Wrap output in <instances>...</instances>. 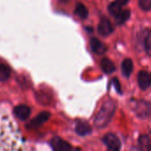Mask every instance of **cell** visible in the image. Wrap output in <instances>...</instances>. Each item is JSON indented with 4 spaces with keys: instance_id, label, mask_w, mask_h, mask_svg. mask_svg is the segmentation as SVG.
<instances>
[{
    "instance_id": "obj_1",
    "label": "cell",
    "mask_w": 151,
    "mask_h": 151,
    "mask_svg": "<svg viewBox=\"0 0 151 151\" xmlns=\"http://www.w3.org/2000/svg\"><path fill=\"white\" fill-rule=\"evenodd\" d=\"M116 105L113 101H106L101 106L100 111L94 118V124L97 128L101 129L107 126L111 121L115 113Z\"/></svg>"
},
{
    "instance_id": "obj_2",
    "label": "cell",
    "mask_w": 151,
    "mask_h": 151,
    "mask_svg": "<svg viewBox=\"0 0 151 151\" xmlns=\"http://www.w3.org/2000/svg\"><path fill=\"white\" fill-rule=\"evenodd\" d=\"M50 116H51V113L49 111H43L30 121V123L27 125V128L37 129L39 126H41L44 123H45L50 118Z\"/></svg>"
},
{
    "instance_id": "obj_3",
    "label": "cell",
    "mask_w": 151,
    "mask_h": 151,
    "mask_svg": "<svg viewBox=\"0 0 151 151\" xmlns=\"http://www.w3.org/2000/svg\"><path fill=\"white\" fill-rule=\"evenodd\" d=\"M51 146L53 151H72L70 144L60 137H54L51 141Z\"/></svg>"
},
{
    "instance_id": "obj_4",
    "label": "cell",
    "mask_w": 151,
    "mask_h": 151,
    "mask_svg": "<svg viewBox=\"0 0 151 151\" xmlns=\"http://www.w3.org/2000/svg\"><path fill=\"white\" fill-rule=\"evenodd\" d=\"M98 32L102 37H108L113 32V27L111 22L107 18H102L98 25Z\"/></svg>"
},
{
    "instance_id": "obj_5",
    "label": "cell",
    "mask_w": 151,
    "mask_h": 151,
    "mask_svg": "<svg viewBox=\"0 0 151 151\" xmlns=\"http://www.w3.org/2000/svg\"><path fill=\"white\" fill-rule=\"evenodd\" d=\"M138 85L142 90L147 89L151 85V74L147 71H140L138 74Z\"/></svg>"
},
{
    "instance_id": "obj_6",
    "label": "cell",
    "mask_w": 151,
    "mask_h": 151,
    "mask_svg": "<svg viewBox=\"0 0 151 151\" xmlns=\"http://www.w3.org/2000/svg\"><path fill=\"white\" fill-rule=\"evenodd\" d=\"M104 143L108 146V148L111 149H120L121 143L117 136L113 133H108L103 138Z\"/></svg>"
},
{
    "instance_id": "obj_7",
    "label": "cell",
    "mask_w": 151,
    "mask_h": 151,
    "mask_svg": "<svg viewBox=\"0 0 151 151\" xmlns=\"http://www.w3.org/2000/svg\"><path fill=\"white\" fill-rule=\"evenodd\" d=\"M90 47H91L92 51L97 54H102L107 50V47L105 46V45L102 42H101L98 38H95V37L91 38Z\"/></svg>"
},
{
    "instance_id": "obj_8",
    "label": "cell",
    "mask_w": 151,
    "mask_h": 151,
    "mask_svg": "<svg viewBox=\"0 0 151 151\" xmlns=\"http://www.w3.org/2000/svg\"><path fill=\"white\" fill-rule=\"evenodd\" d=\"M14 113L21 120H26L29 116L31 110L27 105H19L14 109Z\"/></svg>"
},
{
    "instance_id": "obj_9",
    "label": "cell",
    "mask_w": 151,
    "mask_h": 151,
    "mask_svg": "<svg viewBox=\"0 0 151 151\" xmlns=\"http://www.w3.org/2000/svg\"><path fill=\"white\" fill-rule=\"evenodd\" d=\"M76 132L80 136H86L92 132V127L89 124L85 122H79L76 125Z\"/></svg>"
},
{
    "instance_id": "obj_10",
    "label": "cell",
    "mask_w": 151,
    "mask_h": 151,
    "mask_svg": "<svg viewBox=\"0 0 151 151\" xmlns=\"http://www.w3.org/2000/svg\"><path fill=\"white\" fill-rule=\"evenodd\" d=\"M101 66L103 72H105L106 74H111L116 70V67H115L114 63L108 58H103L101 60Z\"/></svg>"
},
{
    "instance_id": "obj_11",
    "label": "cell",
    "mask_w": 151,
    "mask_h": 151,
    "mask_svg": "<svg viewBox=\"0 0 151 151\" xmlns=\"http://www.w3.org/2000/svg\"><path fill=\"white\" fill-rule=\"evenodd\" d=\"M75 14L77 15V16H78L80 19H82V20H86V19H87V17H88V14H89V13H88V9L83 5V4H81V3H78V4H77V6H76V7H75Z\"/></svg>"
},
{
    "instance_id": "obj_12",
    "label": "cell",
    "mask_w": 151,
    "mask_h": 151,
    "mask_svg": "<svg viewBox=\"0 0 151 151\" xmlns=\"http://www.w3.org/2000/svg\"><path fill=\"white\" fill-rule=\"evenodd\" d=\"M133 69V64L131 59H124V61L122 62V72L124 77L128 78L132 74Z\"/></svg>"
},
{
    "instance_id": "obj_13",
    "label": "cell",
    "mask_w": 151,
    "mask_h": 151,
    "mask_svg": "<svg viewBox=\"0 0 151 151\" xmlns=\"http://www.w3.org/2000/svg\"><path fill=\"white\" fill-rule=\"evenodd\" d=\"M130 16H131L130 10H124V11H121L115 18H116V23L121 25V24H124V22H126L128 21V19L130 18Z\"/></svg>"
},
{
    "instance_id": "obj_14",
    "label": "cell",
    "mask_w": 151,
    "mask_h": 151,
    "mask_svg": "<svg viewBox=\"0 0 151 151\" xmlns=\"http://www.w3.org/2000/svg\"><path fill=\"white\" fill-rule=\"evenodd\" d=\"M11 75L10 68L3 64H0V82H5L6 81Z\"/></svg>"
},
{
    "instance_id": "obj_15",
    "label": "cell",
    "mask_w": 151,
    "mask_h": 151,
    "mask_svg": "<svg viewBox=\"0 0 151 151\" xmlns=\"http://www.w3.org/2000/svg\"><path fill=\"white\" fill-rule=\"evenodd\" d=\"M108 9H109V14H110L111 15H113V16L116 17V16L122 11V6L115 1V2H112V3L109 6Z\"/></svg>"
},
{
    "instance_id": "obj_16",
    "label": "cell",
    "mask_w": 151,
    "mask_h": 151,
    "mask_svg": "<svg viewBox=\"0 0 151 151\" xmlns=\"http://www.w3.org/2000/svg\"><path fill=\"white\" fill-rule=\"evenodd\" d=\"M139 145L141 149H143V151H150L151 149V142L149 140V139L146 136H141L139 139Z\"/></svg>"
},
{
    "instance_id": "obj_17",
    "label": "cell",
    "mask_w": 151,
    "mask_h": 151,
    "mask_svg": "<svg viewBox=\"0 0 151 151\" xmlns=\"http://www.w3.org/2000/svg\"><path fill=\"white\" fill-rule=\"evenodd\" d=\"M139 6L143 11H149L151 9V0H139Z\"/></svg>"
},
{
    "instance_id": "obj_18",
    "label": "cell",
    "mask_w": 151,
    "mask_h": 151,
    "mask_svg": "<svg viewBox=\"0 0 151 151\" xmlns=\"http://www.w3.org/2000/svg\"><path fill=\"white\" fill-rule=\"evenodd\" d=\"M145 51L147 55L151 56V31L147 34L145 39Z\"/></svg>"
},
{
    "instance_id": "obj_19",
    "label": "cell",
    "mask_w": 151,
    "mask_h": 151,
    "mask_svg": "<svg viewBox=\"0 0 151 151\" xmlns=\"http://www.w3.org/2000/svg\"><path fill=\"white\" fill-rule=\"evenodd\" d=\"M114 84H115V86H116V89L117 90V92H121V89H120V85H119V82L117 81V79L116 78H114Z\"/></svg>"
},
{
    "instance_id": "obj_20",
    "label": "cell",
    "mask_w": 151,
    "mask_h": 151,
    "mask_svg": "<svg viewBox=\"0 0 151 151\" xmlns=\"http://www.w3.org/2000/svg\"><path fill=\"white\" fill-rule=\"evenodd\" d=\"M128 1H129V0H116V2L117 4H119L121 6L126 5V4L128 3Z\"/></svg>"
},
{
    "instance_id": "obj_21",
    "label": "cell",
    "mask_w": 151,
    "mask_h": 151,
    "mask_svg": "<svg viewBox=\"0 0 151 151\" xmlns=\"http://www.w3.org/2000/svg\"><path fill=\"white\" fill-rule=\"evenodd\" d=\"M108 151H119V149H111V148H108Z\"/></svg>"
},
{
    "instance_id": "obj_22",
    "label": "cell",
    "mask_w": 151,
    "mask_h": 151,
    "mask_svg": "<svg viewBox=\"0 0 151 151\" xmlns=\"http://www.w3.org/2000/svg\"><path fill=\"white\" fill-rule=\"evenodd\" d=\"M132 151H139V150H138L137 148H133V149H132Z\"/></svg>"
},
{
    "instance_id": "obj_23",
    "label": "cell",
    "mask_w": 151,
    "mask_h": 151,
    "mask_svg": "<svg viewBox=\"0 0 151 151\" xmlns=\"http://www.w3.org/2000/svg\"><path fill=\"white\" fill-rule=\"evenodd\" d=\"M63 1H65V0H63Z\"/></svg>"
}]
</instances>
